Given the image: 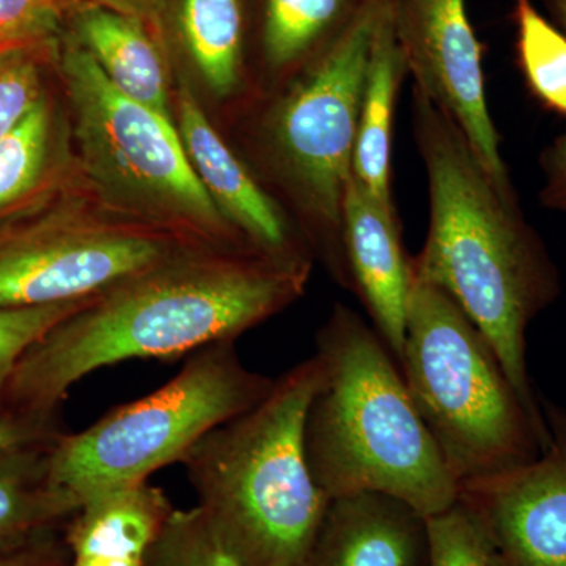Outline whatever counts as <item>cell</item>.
<instances>
[{
    "mask_svg": "<svg viewBox=\"0 0 566 566\" xmlns=\"http://www.w3.org/2000/svg\"><path fill=\"white\" fill-rule=\"evenodd\" d=\"M312 266L253 249L192 248L98 294L33 344L3 409L59 416L71 387L133 359H177L237 340L293 304Z\"/></svg>",
    "mask_w": 566,
    "mask_h": 566,
    "instance_id": "6da1fadb",
    "label": "cell"
},
{
    "mask_svg": "<svg viewBox=\"0 0 566 566\" xmlns=\"http://www.w3.org/2000/svg\"><path fill=\"white\" fill-rule=\"evenodd\" d=\"M412 129L430 222L412 277L438 286L485 335L521 401L547 428L527 367V329L556 303L560 277L513 186L486 172L455 123L412 87Z\"/></svg>",
    "mask_w": 566,
    "mask_h": 566,
    "instance_id": "7a4b0ae2",
    "label": "cell"
},
{
    "mask_svg": "<svg viewBox=\"0 0 566 566\" xmlns=\"http://www.w3.org/2000/svg\"><path fill=\"white\" fill-rule=\"evenodd\" d=\"M319 374L304 423L316 485L331 499L392 495L430 517L460 497V482L424 427L385 340L337 304L316 334Z\"/></svg>",
    "mask_w": 566,
    "mask_h": 566,
    "instance_id": "3957f363",
    "label": "cell"
},
{
    "mask_svg": "<svg viewBox=\"0 0 566 566\" xmlns=\"http://www.w3.org/2000/svg\"><path fill=\"white\" fill-rule=\"evenodd\" d=\"M308 357L270 394L203 436L181 463L197 506L243 566H304L329 497L304 450V423L319 382Z\"/></svg>",
    "mask_w": 566,
    "mask_h": 566,
    "instance_id": "277c9868",
    "label": "cell"
},
{
    "mask_svg": "<svg viewBox=\"0 0 566 566\" xmlns=\"http://www.w3.org/2000/svg\"><path fill=\"white\" fill-rule=\"evenodd\" d=\"M401 375L458 482L531 463L549 444L493 346L438 286L412 277Z\"/></svg>",
    "mask_w": 566,
    "mask_h": 566,
    "instance_id": "5b68a950",
    "label": "cell"
},
{
    "mask_svg": "<svg viewBox=\"0 0 566 566\" xmlns=\"http://www.w3.org/2000/svg\"><path fill=\"white\" fill-rule=\"evenodd\" d=\"M273 385L245 367L234 342L205 346L155 392L111 409L85 430L63 433L48 450V480L81 506L148 482L159 469L181 463L219 424L259 405Z\"/></svg>",
    "mask_w": 566,
    "mask_h": 566,
    "instance_id": "8992f818",
    "label": "cell"
},
{
    "mask_svg": "<svg viewBox=\"0 0 566 566\" xmlns=\"http://www.w3.org/2000/svg\"><path fill=\"white\" fill-rule=\"evenodd\" d=\"M379 0H368L326 54L293 77L264 120L271 169L331 275L353 293L344 210Z\"/></svg>",
    "mask_w": 566,
    "mask_h": 566,
    "instance_id": "52a82bcc",
    "label": "cell"
},
{
    "mask_svg": "<svg viewBox=\"0 0 566 566\" xmlns=\"http://www.w3.org/2000/svg\"><path fill=\"white\" fill-rule=\"evenodd\" d=\"M61 65L85 166L112 199L197 240L255 249L205 191L170 117L117 91L77 40Z\"/></svg>",
    "mask_w": 566,
    "mask_h": 566,
    "instance_id": "ba28073f",
    "label": "cell"
},
{
    "mask_svg": "<svg viewBox=\"0 0 566 566\" xmlns=\"http://www.w3.org/2000/svg\"><path fill=\"white\" fill-rule=\"evenodd\" d=\"M0 219V308L76 303L199 248L153 227L24 205Z\"/></svg>",
    "mask_w": 566,
    "mask_h": 566,
    "instance_id": "9c48e42d",
    "label": "cell"
},
{
    "mask_svg": "<svg viewBox=\"0 0 566 566\" xmlns=\"http://www.w3.org/2000/svg\"><path fill=\"white\" fill-rule=\"evenodd\" d=\"M395 31L408 73L436 107L455 123L486 172L513 186L501 155V134L486 103L482 46L465 0H392Z\"/></svg>",
    "mask_w": 566,
    "mask_h": 566,
    "instance_id": "30bf717a",
    "label": "cell"
},
{
    "mask_svg": "<svg viewBox=\"0 0 566 566\" xmlns=\"http://www.w3.org/2000/svg\"><path fill=\"white\" fill-rule=\"evenodd\" d=\"M542 408L549 444L538 458L460 485L504 566H566V412L551 401Z\"/></svg>",
    "mask_w": 566,
    "mask_h": 566,
    "instance_id": "8fae6325",
    "label": "cell"
},
{
    "mask_svg": "<svg viewBox=\"0 0 566 566\" xmlns=\"http://www.w3.org/2000/svg\"><path fill=\"white\" fill-rule=\"evenodd\" d=\"M178 133L193 172L233 229L264 255L312 266L282 208L216 132L185 81L178 88Z\"/></svg>",
    "mask_w": 566,
    "mask_h": 566,
    "instance_id": "7c38bea8",
    "label": "cell"
},
{
    "mask_svg": "<svg viewBox=\"0 0 566 566\" xmlns=\"http://www.w3.org/2000/svg\"><path fill=\"white\" fill-rule=\"evenodd\" d=\"M344 243L353 293L398 363L411 294V256L405 251L397 212L382 208L354 178L345 199Z\"/></svg>",
    "mask_w": 566,
    "mask_h": 566,
    "instance_id": "4fadbf2b",
    "label": "cell"
},
{
    "mask_svg": "<svg viewBox=\"0 0 566 566\" xmlns=\"http://www.w3.org/2000/svg\"><path fill=\"white\" fill-rule=\"evenodd\" d=\"M427 517L392 495L331 501L304 566H428Z\"/></svg>",
    "mask_w": 566,
    "mask_h": 566,
    "instance_id": "5bb4252c",
    "label": "cell"
},
{
    "mask_svg": "<svg viewBox=\"0 0 566 566\" xmlns=\"http://www.w3.org/2000/svg\"><path fill=\"white\" fill-rule=\"evenodd\" d=\"M406 74L408 66L395 31L394 2L379 0L360 99L353 174L354 180L390 212H397L392 196L395 106Z\"/></svg>",
    "mask_w": 566,
    "mask_h": 566,
    "instance_id": "9a60e30c",
    "label": "cell"
},
{
    "mask_svg": "<svg viewBox=\"0 0 566 566\" xmlns=\"http://www.w3.org/2000/svg\"><path fill=\"white\" fill-rule=\"evenodd\" d=\"M175 506L150 482L118 488L84 502L65 523L71 558L147 560Z\"/></svg>",
    "mask_w": 566,
    "mask_h": 566,
    "instance_id": "2e32d148",
    "label": "cell"
},
{
    "mask_svg": "<svg viewBox=\"0 0 566 566\" xmlns=\"http://www.w3.org/2000/svg\"><path fill=\"white\" fill-rule=\"evenodd\" d=\"M77 41L123 95L169 117V73L145 21L99 7L82 6Z\"/></svg>",
    "mask_w": 566,
    "mask_h": 566,
    "instance_id": "e0dca14e",
    "label": "cell"
},
{
    "mask_svg": "<svg viewBox=\"0 0 566 566\" xmlns=\"http://www.w3.org/2000/svg\"><path fill=\"white\" fill-rule=\"evenodd\" d=\"M368 0H264L262 52L275 76L308 69L344 35Z\"/></svg>",
    "mask_w": 566,
    "mask_h": 566,
    "instance_id": "ac0fdd59",
    "label": "cell"
},
{
    "mask_svg": "<svg viewBox=\"0 0 566 566\" xmlns=\"http://www.w3.org/2000/svg\"><path fill=\"white\" fill-rule=\"evenodd\" d=\"M52 444L0 460V551L62 526L81 509L73 495L48 480L46 457Z\"/></svg>",
    "mask_w": 566,
    "mask_h": 566,
    "instance_id": "d6986e66",
    "label": "cell"
},
{
    "mask_svg": "<svg viewBox=\"0 0 566 566\" xmlns=\"http://www.w3.org/2000/svg\"><path fill=\"white\" fill-rule=\"evenodd\" d=\"M181 28L211 91L219 96L237 91L243 69L241 0H182Z\"/></svg>",
    "mask_w": 566,
    "mask_h": 566,
    "instance_id": "ffe728a7",
    "label": "cell"
},
{
    "mask_svg": "<svg viewBox=\"0 0 566 566\" xmlns=\"http://www.w3.org/2000/svg\"><path fill=\"white\" fill-rule=\"evenodd\" d=\"M54 142L48 96L0 140V219L36 199L46 185Z\"/></svg>",
    "mask_w": 566,
    "mask_h": 566,
    "instance_id": "44dd1931",
    "label": "cell"
},
{
    "mask_svg": "<svg viewBox=\"0 0 566 566\" xmlns=\"http://www.w3.org/2000/svg\"><path fill=\"white\" fill-rule=\"evenodd\" d=\"M517 57L527 87L547 109L566 120V35L535 9L516 0Z\"/></svg>",
    "mask_w": 566,
    "mask_h": 566,
    "instance_id": "7402d4cb",
    "label": "cell"
},
{
    "mask_svg": "<svg viewBox=\"0 0 566 566\" xmlns=\"http://www.w3.org/2000/svg\"><path fill=\"white\" fill-rule=\"evenodd\" d=\"M427 528L428 566H504L485 521L463 499L427 517Z\"/></svg>",
    "mask_w": 566,
    "mask_h": 566,
    "instance_id": "603a6c76",
    "label": "cell"
},
{
    "mask_svg": "<svg viewBox=\"0 0 566 566\" xmlns=\"http://www.w3.org/2000/svg\"><path fill=\"white\" fill-rule=\"evenodd\" d=\"M145 566H243L199 506L175 509Z\"/></svg>",
    "mask_w": 566,
    "mask_h": 566,
    "instance_id": "cb8c5ba5",
    "label": "cell"
},
{
    "mask_svg": "<svg viewBox=\"0 0 566 566\" xmlns=\"http://www.w3.org/2000/svg\"><path fill=\"white\" fill-rule=\"evenodd\" d=\"M95 297L40 307L0 308V411H3L11 375L24 353L52 327L80 312Z\"/></svg>",
    "mask_w": 566,
    "mask_h": 566,
    "instance_id": "d4e9b609",
    "label": "cell"
},
{
    "mask_svg": "<svg viewBox=\"0 0 566 566\" xmlns=\"http://www.w3.org/2000/svg\"><path fill=\"white\" fill-rule=\"evenodd\" d=\"M41 44L0 50V140L46 95L36 55Z\"/></svg>",
    "mask_w": 566,
    "mask_h": 566,
    "instance_id": "484cf974",
    "label": "cell"
},
{
    "mask_svg": "<svg viewBox=\"0 0 566 566\" xmlns=\"http://www.w3.org/2000/svg\"><path fill=\"white\" fill-rule=\"evenodd\" d=\"M70 6L69 0H0V46L44 43Z\"/></svg>",
    "mask_w": 566,
    "mask_h": 566,
    "instance_id": "4316f807",
    "label": "cell"
},
{
    "mask_svg": "<svg viewBox=\"0 0 566 566\" xmlns=\"http://www.w3.org/2000/svg\"><path fill=\"white\" fill-rule=\"evenodd\" d=\"M65 433L59 416L43 417L0 411V460L35 447L50 446Z\"/></svg>",
    "mask_w": 566,
    "mask_h": 566,
    "instance_id": "83f0119b",
    "label": "cell"
},
{
    "mask_svg": "<svg viewBox=\"0 0 566 566\" xmlns=\"http://www.w3.org/2000/svg\"><path fill=\"white\" fill-rule=\"evenodd\" d=\"M539 169L543 174L539 202L566 214V132L543 148Z\"/></svg>",
    "mask_w": 566,
    "mask_h": 566,
    "instance_id": "f1b7e54d",
    "label": "cell"
},
{
    "mask_svg": "<svg viewBox=\"0 0 566 566\" xmlns=\"http://www.w3.org/2000/svg\"><path fill=\"white\" fill-rule=\"evenodd\" d=\"M50 532L33 536L22 545L0 551V566H70L71 556L65 539H55Z\"/></svg>",
    "mask_w": 566,
    "mask_h": 566,
    "instance_id": "f546056e",
    "label": "cell"
},
{
    "mask_svg": "<svg viewBox=\"0 0 566 566\" xmlns=\"http://www.w3.org/2000/svg\"><path fill=\"white\" fill-rule=\"evenodd\" d=\"M81 6L99 7L115 11V13L126 14V17L137 18V20L148 21L158 13L161 0H69Z\"/></svg>",
    "mask_w": 566,
    "mask_h": 566,
    "instance_id": "4dcf8cb0",
    "label": "cell"
},
{
    "mask_svg": "<svg viewBox=\"0 0 566 566\" xmlns=\"http://www.w3.org/2000/svg\"><path fill=\"white\" fill-rule=\"evenodd\" d=\"M147 560H103V558H71L70 566H145Z\"/></svg>",
    "mask_w": 566,
    "mask_h": 566,
    "instance_id": "1f68e13d",
    "label": "cell"
},
{
    "mask_svg": "<svg viewBox=\"0 0 566 566\" xmlns=\"http://www.w3.org/2000/svg\"><path fill=\"white\" fill-rule=\"evenodd\" d=\"M549 6L554 17L557 18L566 32V0H549Z\"/></svg>",
    "mask_w": 566,
    "mask_h": 566,
    "instance_id": "d6a6232c",
    "label": "cell"
},
{
    "mask_svg": "<svg viewBox=\"0 0 566 566\" xmlns=\"http://www.w3.org/2000/svg\"><path fill=\"white\" fill-rule=\"evenodd\" d=\"M35 44V43H33ZM9 46H17V44H7V46H0V50H3V48H9Z\"/></svg>",
    "mask_w": 566,
    "mask_h": 566,
    "instance_id": "836d02e7",
    "label": "cell"
}]
</instances>
